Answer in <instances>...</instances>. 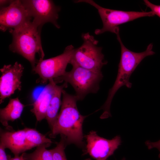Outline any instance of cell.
<instances>
[{
  "label": "cell",
  "instance_id": "obj_12",
  "mask_svg": "<svg viewBox=\"0 0 160 160\" xmlns=\"http://www.w3.org/2000/svg\"><path fill=\"white\" fill-rule=\"evenodd\" d=\"M0 144L9 149L15 156L25 152L27 150L24 129L11 131L1 130Z\"/></svg>",
  "mask_w": 160,
  "mask_h": 160
},
{
  "label": "cell",
  "instance_id": "obj_14",
  "mask_svg": "<svg viewBox=\"0 0 160 160\" xmlns=\"http://www.w3.org/2000/svg\"><path fill=\"white\" fill-rule=\"evenodd\" d=\"M25 105L18 98H11L5 107L0 109V121L7 127L9 121H13L20 117Z\"/></svg>",
  "mask_w": 160,
  "mask_h": 160
},
{
  "label": "cell",
  "instance_id": "obj_18",
  "mask_svg": "<svg viewBox=\"0 0 160 160\" xmlns=\"http://www.w3.org/2000/svg\"><path fill=\"white\" fill-rule=\"evenodd\" d=\"M61 136L60 141L56 147L50 150L52 153L53 160H67L64 151L67 143L65 137L62 135Z\"/></svg>",
  "mask_w": 160,
  "mask_h": 160
},
{
  "label": "cell",
  "instance_id": "obj_4",
  "mask_svg": "<svg viewBox=\"0 0 160 160\" xmlns=\"http://www.w3.org/2000/svg\"><path fill=\"white\" fill-rule=\"evenodd\" d=\"M69 71L53 79L55 83L64 81L69 83L74 88L78 100H82L88 94L96 93L100 89V83L103 75L102 72L89 70L73 64Z\"/></svg>",
  "mask_w": 160,
  "mask_h": 160
},
{
  "label": "cell",
  "instance_id": "obj_2",
  "mask_svg": "<svg viewBox=\"0 0 160 160\" xmlns=\"http://www.w3.org/2000/svg\"><path fill=\"white\" fill-rule=\"evenodd\" d=\"M116 35L121 46L120 59L115 81L109 90L107 99L101 108L103 111L101 116L103 119L107 118L111 116V105L117 91L123 86L131 88L132 84L129 80L132 73L143 59L146 57L155 54L152 50V44L148 45L145 51L140 52H135L129 50L124 46L121 41L119 33Z\"/></svg>",
  "mask_w": 160,
  "mask_h": 160
},
{
  "label": "cell",
  "instance_id": "obj_11",
  "mask_svg": "<svg viewBox=\"0 0 160 160\" xmlns=\"http://www.w3.org/2000/svg\"><path fill=\"white\" fill-rule=\"evenodd\" d=\"M24 68L17 62L13 65H4L0 69V104L6 98L21 89V79Z\"/></svg>",
  "mask_w": 160,
  "mask_h": 160
},
{
  "label": "cell",
  "instance_id": "obj_6",
  "mask_svg": "<svg viewBox=\"0 0 160 160\" xmlns=\"http://www.w3.org/2000/svg\"><path fill=\"white\" fill-rule=\"evenodd\" d=\"M75 2H85L93 6L97 9L103 22V27L101 29L95 30V33L96 35H99L107 31L117 34L119 33V25L141 17L155 15L151 11H124L106 8L100 6L92 0H79L75 1Z\"/></svg>",
  "mask_w": 160,
  "mask_h": 160
},
{
  "label": "cell",
  "instance_id": "obj_9",
  "mask_svg": "<svg viewBox=\"0 0 160 160\" xmlns=\"http://www.w3.org/2000/svg\"><path fill=\"white\" fill-rule=\"evenodd\" d=\"M32 19L21 0L13 1L8 6L1 8L0 29L3 32L18 29Z\"/></svg>",
  "mask_w": 160,
  "mask_h": 160
},
{
  "label": "cell",
  "instance_id": "obj_21",
  "mask_svg": "<svg viewBox=\"0 0 160 160\" xmlns=\"http://www.w3.org/2000/svg\"><path fill=\"white\" fill-rule=\"evenodd\" d=\"M5 148L0 144V160H9L8 155L5 152Z\"/></svg>",
  "mask_w": 160,
  "mask_h": 160
},
{
  "label": "cell",
  "instance_id": "obj_7",
  "mask_svg": "<svg viewBox=\"0 0 160 160\" xmlns=\"http://www.w3.org/2000/svg\"><path fill=\"white\" fill-rule=\"evenodd\" d=\"M74 49L72 45H69L59 55L37 61L35 68L32 69L39 76L37 82L45 84L50 79L63 75L66 71L67 66L70 63Z\"/></svg>",
  "mask_w": 160,
  "mask_h": 160
},
{
  "label": "cell",
  "instance_id": "obj_17",
  "mask_svg": "<svg viewBox=\"0 0 160 160\" xmlns=\"http://www.w3.org/2000/svg\"><path fill=\"white\" fill-rule=\"evenodd\" d=\"M51 144H43L36 147V149L31 153L24 152L22 154L24 160H53L52 153L47 148Z\"/></svg>",
  "mask_w": 160,
  "mask_h": 160
},
{
  "label": "cell",
  "instance_id": "obj_8",
  "mask_svg": "<svg viewBox=\"0 0 160 160\" xmlns=\"http://www.w3.org/2000/svg\"><path fill=\"white\" fill-rule=\"evenodd\" d=\"M22 2L32 19V22L42 28L45 23H50L57 28L60 7L49 0H24Z\"/></svg>",
  "mask_w": 160,
  "mask_h": 160
},
{
  "label": "cell",
  "instance_id": "obj_15",
  "mask_svg": "<svg viewBox=\"0 0 160 160\" xmlns=\"http://www.w3.org/2000/svg\"><path fill=\"white\" fill-rule=\"evenodd\" d=\"M65 82L61 85H56L52 97L48 106L45 119L52 129L58 115V111L62 101L61 97L64 88L68 87Z\"/></svg>",
  "mask_w": 160,
  "mask_h": 160
},
{
  "label": "cell",
  "instance_id": "obj_16",
  "mask_svg": "<svg viewBox=\"0 0 160 160\" xmlns=\"http://www.w3.org/2000/svg\"><path fill=\"white\" fill-rule=\"evenodd\" d=\"M25 136L27 150L37 147L43 144H51L53 142L46 136L35 129L25 128Z\"/></svg>",
  "mask_w": 160,
  "mask_h": 160
},
{
  "label": "cell",
  "instance_id": "obj_13",
  "mask_svg": "<svg viewBox=\"0 0 160 160\" xmlns=\"http://www.w3.org/2000/svg\"><path fill=\"white\" fill-rule=\"evenodd\" d=\"M49 81V83L45 86L32 104L33 108L31 110L38 121L45 119L47 109L57 84L53 79Z\"/></svg>",
  "mask_w": 160,
  "mask_h": 160
},
{
  "label": "cell",
  "instance_id": "obj_10",
  "mask_svg": "<svg viewBox=\"0 0 160 160\" xmlns=\"http://www.w3.org/2000/svg\"><path fill=\"white\" fill-rule=\"evenodd\" d=\"M87 145L86 151L96 160H106L121 144L119 136L111 140L99 136L96 132L91 131L85 136Z\"/></svg>",
  "mask_w": 160,
  "mask_h": 160
},
{
  "label": "cell",
  "instance_id": "obj_5",
  "mask_svg": "<svg viewBox=\"0 0 160 160\" xmlns=\"http://www.w3.org/2000/svg\"><path fill=\"white\" fill-rule=\"evenodd\" d=\"M81 37L83 43L74 49L70 64L92 71L101 72L102 68L108 62L104 60L102 48L97 46L98 41L89 32L83 34Z\"/></svg>",
  "mask_w": 160,
  "mask_h": 160
},
{
  "label": "cell",
  "instance_id": "obj_3",
  "mask_svg": "<svg viewBox=\"0 0 160 160\" xmlns=\"http://www.w3.org/2000/svg\"><path fill=\"white\" fill-rule=\"evenodd\" d=\"M41 29L32 21L18 29L9 31L12 36L9 49L28 60L32 69L37 61L36 54L39 55V60H43L44 56L41 39Z\"/></svg>",
  "mask_w": 160,
  "mask_h": 160
},
{
  "label": "cell",
  "instance_id": "obj_24",
  "mask_svg": "<svg viewBox=\"0 0 160 160\" xmlns=\"http://www.w3.org/2000/svg\"><path fill=\"white\" fill-rule=\"evenodd\" d=\"M121 160H126L125 158H123Z\"/></svg>",
  "mask_w": 160,
  "mask_h": 160
},
{
  "label": "cell",
  "instance_id": "obj_20",
  "mask_svg": "<svg viewBox=\"0 0 160 160\" xmlns=\"http://www.w3.org/2000/svg\"><path fill=\"white\" fill-rule=\"evenodd\" d=\"M146 145L149 149H152L154 148H156L159 151V157L160 159V140L155 142H152L147 140L145 142Z\"/></svg>",
  "mask_w": 160,
  "mask_h": 160
},
{
  "label": "cell",
  "instance_id": "obj_19",
  "mask_svg": "<svg viewBox=\"0 0 160 160\" xmlns=\"http://www.w3.org/2000/svg\"><path fill=\"white\" fill-rule=\"evenodd\" d=\"M145 4L151 10L154 15L160 17V5L153 4L147 0L144 1Z\"/></svg>",
  "mask_w": 160,
  "mask_h": 160
},
{
  "label": "cell",
  "instance_id": "obj_23",
  "mask_svg": "<svg viewBox=\"0 0 160 160\" xmlns=\"http://www.w3.org/2000/svg\"><path fill=\"white\" fill-rule=\"evenodd\" d=\"M9 160H24L22 154L20 156H15L13 158H11L10 156L8 155Z\"/></svg>",
  "mask_w": 160,
  "mask_h": 160
},
{
  "label": "cell",
  "instance_id": "obj_22",
  "mask_svg": "<svg viewBox=\"0 0 160 160\" xmlns=\"http://www.w3.org/2000/svg\"><path fill=\"white\" fill-rule=\"evenodd\" d=\"M12 0H2L0 1L1 8L6 7L9 5L12 1Z\"/></svg>",
  "mask_w": 160,
  "mask_h": 160
},
{
  "label": "cell",
  "instance_id": "obj_1",
  "mask_svg": "<svg viewBox=\"0 0 160 160\" xmlns=\"http://www.w3.org/2000/svg\"><path fill=\"white\" fill-rule=\"evenodd\" d=\"M62 95L61 110L49 136L53 138L60 134L65 137L67 143L81 146L83 144V123L87 116L79 113L75 95L69 94L64 90Z\"/></svg>",
  "mask_w": 160,
  "mask_h": 160
}]
</instances>
